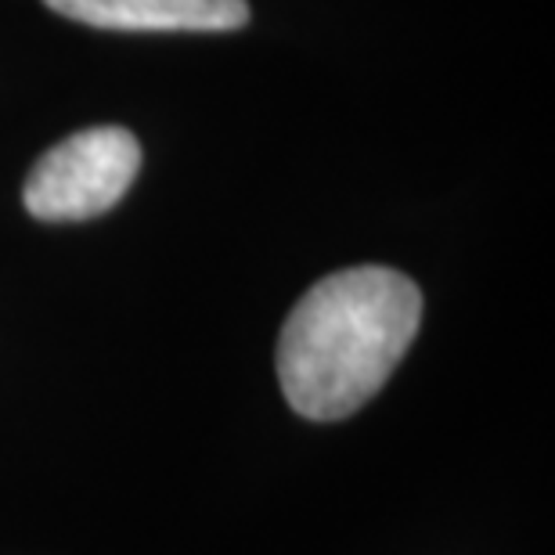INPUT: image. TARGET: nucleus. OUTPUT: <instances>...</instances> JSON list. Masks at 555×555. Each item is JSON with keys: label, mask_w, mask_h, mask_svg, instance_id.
<instances>
[{"label": "nucleus", "mask_w": 555, "mask_h": 555, "mask_svg": "<svg viewBox=\"0 0 555 555\" xmlns=\"http://www.w3.org/2000/svg\"><path fill=\"white\" fill-rule=\"evenodd\" d=\"M141 170V144L124 127H91L65 138L33 166L22 203L37 220L65 224L108 214Z\"/></svg>", "instance_id": "f03ea898"}, {"label": "nucleus", "mask_w": 555, "mask_h": 555, "mask_svg": "<svg viewBox=\"0 0 555 555\" xmlns=\"http://www.w3.org/2000/svg\"><path fill=\"white\" fill-rule=\"evenodd\" d=\"M54 15L94 29L224 33L249 22L246 0H43Z\"/></svg>", "instance_id": "7ed1b4c3"}, {"label": "nucleus", "mask_w": 555, "mask_h": 555, "mask_svg": "<svg viewBox=\"0 0 555 555\" xmlns=\"http://www.w3.org/2000/svg\"><path fill=\"white\" fill-rule=\"evenodd\" d=\"M422 293L379 263L310 285L278 336V383L296 415L336 422L383 390L412 347Z\"/></svg>", "instance_id": "f257e3e1"}]
</instances>
